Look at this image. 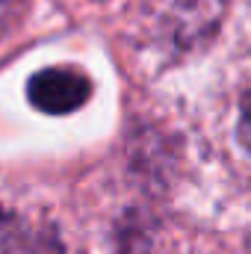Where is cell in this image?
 <instances>
[{"label": "cell", "mask_w": 251, "mask_h": 254, "mask_svg": "<svg viewBox=\"0 0 251 254\" xmlns=\"http://www.w3.org/2000/svg\"><path fill=\"white\" fill-rule=\"evenodd\" d=\"M27 95L36 110L51 113V116H65V113L80 110L89 101L92 83L77 68H45L33 74Z\"/></svg>", "instance_id": "cell-1"}, {"label": "cell", "mask_w": 251, "mask_h": 254, "mask_svg": "<svg viewBox=\"0 0 251 254\" xmlns=\"http://www.w3.org/2000/svg\"><path fill=\"white\" fill-rule=\"evenodd\" d=\"M27 240L12 213L0 207V254H27Z\"/></svg>", "instance_id": "cell-2"}, {"label": "cell", "mask_w": 251, "mask_h": 254, "mask_svg": "<svg viewBox=\"0 0 251 254\" xmlns=\"http://www.w3.org/2000/svg\"><path fill=\"white\" fill-rule=\"evenodd\" d=\"M27 254H65V252H63V246H60V240H57L51 231H45V234H39V237L30 243Z\"/></svg>", "instance_id": "cell-3"}, {"label": "cell", "mask_w": 251, "mask_h": 254, "mask_svg": "<svg viewBox=\"0 0 251 254\" xmlns=\"http://www.w3.org/2000/svg\"><path fill=\"white\" fill-rule=\"evenodd\" d=\"M240 142L251 148V92L243 101V116H240Z\"/></svg>", "instance_id": "cell-4"}]
</instances>
